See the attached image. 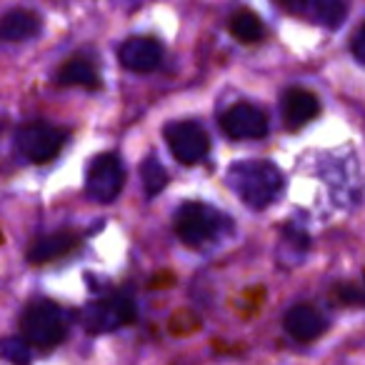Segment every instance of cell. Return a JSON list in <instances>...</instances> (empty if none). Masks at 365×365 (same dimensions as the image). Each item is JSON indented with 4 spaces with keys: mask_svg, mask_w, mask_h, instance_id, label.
I'll use <instances>...</instances> for the list:
<instances>
[{
    "mask_svg": "<svg viewBox=\"0 0 365 365\" xmlns=\"http://www.w3.org/2000/svg\"><path fill=\"white\" fill-rule=\"evenodd\" d=\"M225 182L245 205L263 210L283 193V173L268 160H238L228 168Z\"/></svg>",
    "mask_w": 365,
    "mask_h": 365,
    "instance_id": "cell-1",
    "label": "cell"
},
{
    "mask_svg": "<svg viewBox=\"0 0 365 365\" xmlns=\"http://www.w3.org/2000/svg\"><path fill=\"white\" fill-rule=\"evenodd\" d=\"M21 328H23V338L31 345L53 348V345H58L66 338V330H68L66 313L56 303L41 300V303H33L23 313Z\"/></svg>",
    "mask_w": 365,
    "mask_h": 365,
    "instance_id": "cell-2",
    "label": "cell"
},
{
    "mask_svg": "<svg viewBox=\"0 0 365 365\" xmlns=\"http://www.w3.org/2000/svg\"><path fill=\"white\" fill-rule=\"evenodd\" d=\"M225 223H230V220H225L218 210L203 203H185L175 213V233L182 243L188 245H200L213 240Z\"/></svg>",
    "mask_w": 365,
    "mask_h": 365,
    "instance_id": "cell-3",
    "label": "cell"
},
{
    "mask_svg": "<svg viewBox=\"0 0 365 365\" xmlns=\"http://www.w3.org/2000/svg\"><path fill=\"white\" fill-rule=\"evenodd\" d=\"M66 145V133L48 123H26L16 133V148L31 163H48Z\"/></svg>",
    "mask_w": 365,
    "mask_h": 365,
    "instance_id": "cell-4",
    "label": "cell"
},
{
    "mask_svg": "<svg viewBox=\"0 0 365 365\" xmlns=\"http://www.w3.org/2000/svg\"><path fill=\"white\" fill-rule=\"evenodd\" d=\"M165 140L170 153L182 165H193L203 160L210 150V138L198 123L190 120H175L165 128Z\"/></svg>",
    "mask_w": 365,
    "mask_h": 365,
    "instance_id": "cell-5",
    "label": "cell"
},
{
    "mask_svg": "<svg viewBox=\"0 0 365 365\" xmlns=\"http://www.w3.org/2000/svg\"><path fill=\"white\" fill-rule=\"evenodd\" d=\"M133 318H135V303L125 293L91 303L83 310V323L91 333H110V330L133 323Z\"/></svg>",
    "mask_w": 365,
    "mask_h": 365,
    "instance_id": "cell-6",
    "label": "cell"
},
{
    "mask_svg": "<svg viewBox=\"0 0 365 365\" xmlns=\"http://www.w3.org/2000/svg\"><path fill=\"white\" fill-rule=\"evenodd\" d=\"M123 180H125V173H123L120 158L113 153H103L88 168L86 190L98 203H113L123 190Z\"/></svg>",
    "mask_w": 365,
    "mask_h": 365,
    "instance_id": "cell-7",
    "label": "cell"
},
{
    "mask_svg": "<svg viewBox=\"0 0 365 365\" xmlns=\"http://www.w3.org/2000/svg\"><path fill=\"white\" fill-rule=\"evenodd\" d=\"M223 133L235 140H255V138H265L268 135V118L260 108L250 106V103H238L233 106L220 120Z\"/></svg>",
    "mask_w": 365,
    "mask_h": 365,
    "instance_id": "cell-8",
    "label": "cell"
},
{
    "mask_svg": "<svg viewBox=\"0 0 365 365\" xmlns=\"http://www.w3.org/2000/svg\"><path fill=\"white\" fill-rule=\"evenodd\" d=\"M120 66L133 73H150L160 66L163 61V48L150 38H130L120 46L118 51Z\"/></svg>",
    "mask_w": 365,
    "mask_h": 365,
    "instance_id": "cell-9",
    "label": "cell"
},
{
    "mask_svg": "<svg viewBox=\"0 0 365 365\" xmlns=\"http://www.w3.org/2000/svg\"><path fill=\"white\" fill-rule=\"evenodd\" d=\"M325 328H328V320L310 305H295L285 313V330L295 340H303V343L315 340L325 333Z\"/></svg>",
    "mask_w": 365,
    "mask_h": 365,
    "instance_id": "cell-10",
    "label": "cell"
},
{
    "mask_svg": "<svg viewBox=\"0 0 365 365\" xmlns=\"http://www.w3.org/2000/svg\"><path fill=\"white\" fill-rule=\"evenodd\" d=\"M41 33V18L33 11H8L6 16L0 18V43H21L31 41Z\"/></svg>",
    "mask_w": 365,
    "mask_h": 365,
    "instance_id": "cell-11",
    "label": "cell"
},
{
    "mask_svg": "<svg viewBox=\"0 0 365 365\" xmlns=\"http://www.w3.org/2000/svg\"><path fill=\"white\" fill-rule=\"evenodd\" d=\"M320 106L318 98L308 91H300V88H293L283 96V118L290 128H300L308 120H313L318 115Z\"/></svg>",
    "mask_w": 365,
    "mask_h": 365,
    "instance_id": "cell-12",
    "label": "cell"
},
{
    "mask_svg": "<svg viewBox=\"0 0 365 365\" xmlns=\"http://www.w3.org/2000/svg\"><path fill=\"white\" fill-rule=\"evenodd\" d=\"M73 248H76V235L53 233L33 243V248L28 250V260H31V263H48V260L61 258V255H66L68 250H73Z\"/></svg>",
    "mask_w": 365,
    "mask_h": 365,
    "instance_id": "cell-13",
    "label": "cell"
},
{
    "mask_svg": "<svg viewBox=\"0 0 365 365\" xmlns=\"http://www.w3.org/2000/svg\"><path fill=\"white\" fill-rule=\"evenodd\" d=\"M308 3V11H310V18L318 21L320 26L325 28H340L345 21V8L343 0H305Z\"/></svg>",
    "mask_w": 365,
    "mask_h": 365,
    "instance_id": "cell-14",
    "label": "cell"
},
{
    "mask_svg": "<svg viewBox=\"0 0 365 365\" xmlns=\"http://www.w3.org/2000/svg\"><path fill=\"white\" fill-rule=\"evenodd\" d=\"M58 83L61 86H83V88H98L101 78H98L96 68L91 66L88 61H71L61 68L58 73Z\"/></svg>",
    "mask_w": 365,
    "mask_h": 365,
    "instance_id": "cell-15",
    "label": "cell"
},
{
    "mask_svg": "<svg viewBox=\"0 0 365 365\" xmlns=\"http://www.w3.org/2000/svg\"><path fill=\"white\" fill-rule=\"evenodd\" d=\"M230 33H233L240 43H258L260 38L265 36V28L255 13L238 11L230 18Z\"/></svg>",
    "mask_w": 365,
    "mask_h": 365,
    "instance_id": "cell-16",
    "label": "cell"
},
{
    "mask_svg": "<svg viewBox=\"0 0 365 365\" xmlns=\"http://www.w3.org/2000/svg\"><path fill=\"white\" fill-rule=\"evenodd\" d=\"M140 178H143V188H145V195H150V198L160 193V190L165 188V182H168L165 168H163L160 163L155 160V158H148V160H143Z\"/></svg>",
    "mask_w": 365,
    "mask_h": 365,
    "instance_id": "cell-17",
    "label": "cell"
},
{
    "mask_svg": "<svg viewBox=\"0 0 365 365\" xmlns=\"http://www.w3.org/2000/svg\"><path fill=\"white\" fill-rule=\"evenodd\" d=\"M0 353L3 358L11 360L13 365H31L33 353H31V343L26 338H6L0 345Z\"/></svg>",
    "mask_w": 365,
    "mask_h": 365,
    "instance_id": "cell-18",
    "label": "cell"
},
{
    "mask_svg": "<svg viewBox=\"0 0 365 365\" xmlns=\"http://www.w3.org/2000/svg\"><path fill=\"white\" fill-rule=\"evenodd\" d=\"M353 56H355V61H360L365 66V26L360 28L353 38Z\"/></svg>",
    "mask_w": 365,
    "mask_h": 365,
    "instance_id": "cell-19",
    "label": "cell"
},
{
    "mask_svg": "<svg viewBox=\"0 0 365 365\" xmlns=\"http://www.w3.org/2000/svg\"><path fill=\"white\" fill-rule=\"evenodd\" d=\"M280 3H285V6H295V3H300V0H280Z\"/></svg>",
    "mask_w": 365,
    "mask_h": 365,
    "instance_id": "cell-20",
    "label": "cell"
}]
</instances>
